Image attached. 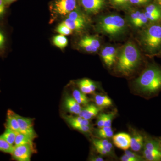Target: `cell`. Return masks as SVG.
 Here are the masks:
<instances>
[{
  "mask_svg": "<svg viewBox=\"0 0 161 161\" xmlns=\"http://www.w3.org/2000/svg\"><path fill=\"white\" fill-rule=\"evenodd\" d=\"M113 143L119 149L124 150H128L130 147L131 136L129 134L121 132L112 136Z\"/></svg>",
  "mask_w": 161,
  "mask_h": 161,
  "instance_id": "9c48e42d",
  "label": "cell"
},
{
  "mask_svg": "<svg viewBox=\"0 0 161 161\" xmlns=\"http://www.w3.org/2000/svg\"><path fill=\"white\" fill-rule=\"evenodd\" d=\"M144 141L143 136L138 132H135L132 137L131 136L130 148L134 152H139L144 147Z\"/></svg>",
  "mask_w": 161,
  "mask_h": 161,
  "instance_id": "9a60e30c",
  "label": "cell"
},
{
  "mask_svg": "<svg viewBox=\"0 0 161 161\" xmlns=\"http://www.w3.org/2000/svg\"><path fill=\"white\" fill-rule=\"evenodd\" d=\"M143 157L144 159L149 161L161 160V151H151L144 149Z\"/></svg>",
  "mask_w": 161,
  "mask_h": 161,
  "instance_id": "d6986e66",
  "label": "cell"
},
{
  "mask_svg": "<svg viewBox=\"0 0 161 161\" xmlns=\"http://www.w3.org/2000/svg\"><path fill=\"white\" fill-rule=\"evenodd\" d=\"M17 133L9 128L6 127L5 131L2 135H0V137L11 146H14Z\"/></svg>",
  "mask_w": 161,
  "mask_h": 161,
  "instance_id": "ffe728a7",
  "label": "cell"
},
{
  "mask_svg": "<svg viewBox=\"0 0 161 161\" xmlns=\"http://www.w3.org/2000/svg\"><path fill=\"white\" fill-rule=\"evenodd\" d=\"M144 149L151 151H161L159 142L152 139L147 138L144 141Z\"/></svg>",
  "mask_w": 161,
  "mask_h": 161,
  "instance_id": "603a6c76",
  "label": "cell"
},
{
  "mask_svg": "<svg viewBox=\"0 0 161 161\" xmlns=\"http://www.w3.org/2000/svg\"><path fill=\"white\" fill-rule=\"evenodd\" d=\"M142 40L149 49L158 48L161 44V26L153 25L149 27L144 33Z\"/></svg>",
  "mask_w": 161,
  "mask_h": 161,
  "instance_id": "277c9868",
  "label": "cell"
},
{
  "mask_svg": "<svg viewBox=\"0 0 161 161\" xmlns=\"http://www.w3.org/2000/svg\"><path fill=\"white\" fill-rule=\"evenodd\" d=\"M63 104L64 109L72 114L78 115L82 108L73 96L69 95H67L64 97Z\"/></svg>",
  "mask_w": 161,
  "mask_h": 161,
  "instance_id": "30bf717a",
  "label": "cell"
},
{
  "mask_svg": "<svg viewBox=\"0 0 161 161\" xmlns=\"http://www.w3.org/2000/svg\"><path fill=\"white\" fill-rule=\"evenodd\" d=\"M68 18L72 19L86 23V20L84 16L80 13V12L77 11V10H74L69 13L68 14Z\"/></svg>",
  "mask_w": 161,
  "mask_h": 161,
  "instance_id": "4dcf8cb0",
  "label": "cell"
},
{
  "mask_svg": "<svg viewBox=\"0 0 161 161\" xmlns=\"http://www.w3.org/2000/svg\"><path fill=\"white\" fill-rule=\"evenodd\" d=\"M150 0H130V3L134 4H141L147 3Z\"/></svg>",
  "mask_w": 161,
  "mask_h": 161,
  "instance_id": "7bdbcfd3",
  "label": "cell"
},
{
  "mask_svg": "<svg viewBox=\"0 0 161 161\" xmlns=\"http://www.w3.org/2000/svg\"><path fill=\"white\" fill-rule=\"evenodd\" d=\"M69 125L73 129L83 133H88L92 131L91 125H82L77 124H70Z\"/></svg>",
  "mask_w": 161,
  "mask_h": 161,
  "instance_id": "f1b7e54d",
  "label": "cell"
},
{
  "mask_svg": "<svg viewBox=\"0 0 161 161\" xmlns=\"http://www.w3.org/2000/svg\"><path fill=\"white\" fill-rule=\"evenodd\" d=\"M76 0H56L53 4L54 13L60 16H65L76 9Z\"/></svg>",
  "mask_w": 161,
  "mask_h": 161,
  "instance_id": "8992f818",
  "label": "cell"
},
{
  "mask_svg": "<svg viewBox=\"0 0 161 161\" xmlns=\"http://www.w3.org/2000/svg\"><path fill=\"white\" fill-rule=\"evenodd\" d=\"M6 6L4 0H0V21L5 17L6 12Z\"/></svg>",
  "mask_w": 161,
  "mask_h": 161,
  "instance_id": "836d02e7",
  "label": "cell"
},
{
  "mask_svg": "<svg viewBox=\"0 0 161 161\" xmlns=\"http://www.w3.org/2000/svg\"><path fill=\"white\" fill-rule=\"evenodd\" d=\"M62 23L72 30H80L83 29L86 26V22L72 19L68 18Z\"/></svg>",
  "mask_w": 161,
  "mask_h": 161,
  "instance_id": "ac0fdd59",
  "label": "cell"
},
{
  "mask_svg": "<svg viewBox=\"0 0 161 161\" xmlns=\"http://www.w3.org/2000/svg\"></svg>",
  "mask_w": 161,
  "mask_h": 161,
  "instance_id": "f907efd6",
  "label": "cell"
},
{
  "mask_svg": "<svg viewBox=\"0 0 161 161\" xmlns=\"http://www.w3.org/2000/svg\"><path fill=\"white\" fill-rule=\"evenodd\" d=\"M120 160L122 161H135V160L131 158L125 153L120 158Z\"/></svg>",
  "mask_w": 161,
  "mask_h": 161,
  "instance_id": "ee69618b",
  "label": "cell"
},
{
  "mask_svg": "<svg viewBox=\"0 0 161 161\" xmlns=\"http://www.w3.org/2000/svg\"><path fill=\"white\" fill-rule=\"evenodd\" d=\"M7 44V37L6 33L0 27V55H3L5 53Z\"/></svg>",
  "mask_w": 161,
  "mask_h": 161,
  "instance_id": "484cf974",
  "label": "cell"
},
{
  "mask_svg": "<svg viewBox=\"0 0 161 161\" xmlns=\"http://www.w3.org/2000/svg\"><path fill=\"white\" fill-rule=\"evenodd\" d=\"M125 154L129 156L131 158H133V159L135 160V161H140L144 160L143 157L137 155L136 153H134L131 152V151H129L128 150H125Z\"/></svg>",
  "mask_w": 161,
  "mask_h": 161,
  "instance_id": "e575fe53",
  "label": "cell"
},
{
  "mask_svg": "<svg viewBox=\"0 0 161 161\" xmlns=\"http://www.w3.org/2000/svg\"><path fill=\"white\" fill-rule=\"evenodd\" d=\"M105 0H81L85 10L89 13H98L104 5Z\"/></svg>",
  "mask_w": 161,
  "mask_h": 161,
  "instance_id": "8fae6325",
  "label": "cell"
},
{
  "mask_svg": "<svg viewBox=\"0 0 161 161\" xmlns=\"http://www.w3.org/2000/svg\"><path fill=\"white\" fill-rule=\"evenodd\" d=\"M141 13L140 12L137 11L133 13H132V15H131V21L133 25L135 24L136 22L138 19Z\"/></svg>",
  "mask_w": 161,
  "mask_h": 161,
  "instance_id": "ab89813d",
  "label": "cell"
},
{
  "mask_svg": "<svg viewBox=\"0 0 161 161\" xmlns=\"http://www.w3.org/2000/svg\"><path fill=\"white\" fill-rule=\"evenodd\" d=\"M90 160L94 161H103L104 160L102 158L97 157L92 158L90 159Z\"/></svg>",
  "mask_w": 161,
  "mask_h": 161,
  "instance_id": "f6af8a7d",
  "label": "cell"
},
{
  "mask_svg": "<svg viewBox=\"0 0 161 161\" xmlns=\"http://www.w3.org/2000/svg\"><path fill=\"white\" fill-rule=\"evenodd\" d=\"M64 118L68 124H77L82 125H91L90 121L84 119L78 115V116H73L71 115H64Z\"/></svg>",
  "mask_w": 161,
  "mask_h": 161,
  "instance_id": "7402d4cb",
  "label": "cell"
},
{
  "mask_svg": "<svg viewBox=\"0 0 161 161\" xmlns=\"http://www.w3.org/2000/svg\"><path fill=\"white\" fill-rule=\"evenodd\" d=\"M146 17L150 21H156L158 20L161 16V14H153L146 12L145 13Z\"/></svg>",
  "mask_w": 161,
  "mask_h": 161,
  "instance_id": "d590c367",
  "label": "cell"
},
{
  "mask_svg": "<svg viewBox=\"0 0 161 161\" xmlns=\"http://www.w3.org/2000/svg\"><path fill=\"white\" fill-rule=\"evenodd\" d=\"M14 149V146H11L6 141L0 137V151L11 154Z\"/></svg>",
  "mask_w": 161,
  "mask_h": 161,
  "instance_id": "4316f807",
  "label": "cell"
},
{
  "mask_svg": "<svg viewBox=\"0 0 161 161\" xmlns=\"http://www.w3.org/2000/svg\"><path fill=\"white\" fill-rule=\"evenodd\" d=\"M53 43L56 47L62 49L65 48L68 44V41L65 36L58 35L54 37L53 39Z\"/></svg>",
  "mask_w": 161,
  "mask_h": 161,
  "instance_id": "d4e9b609",
  "label": "cell"
},
{
  "mask_svg": "<svg viewBox=\"0 0 161 161\" xmlns=\"http://www.w3.org/2000/svg\"><path fill=\"white\" fill-rule=\"evenodd\" d=\"M95 102L97 106L99 108H107L111 107L112 105L111 98L105 95H95Z\"/></svg>",
  "mask_w": 161,
  "mask_h": 161,
  "instance_id": "2e32d148",
  "label": "cell"
},
{
  "mask_svg": "<svg viewBox=\"0 0 161 161\" xmlns=\"http://www.w3.org/2000/svg\"><path fill=\"white\" fill-rule=\"evenodd\" d=\"M116 51L112 46H107L103 49L102 58L108 67H111L115 61Z\"/></svg>",
  "mask_w": 161,
  "mask_h": 161,
  "instance_id": "7c38bea8",
  "label": "cell"
},
{
  "mask_svg": "<svg viewBox=\"0 0 161 161\" xmlns=\"http://www.w3.org/2000/svg\"><path fill=\"white\" fill-rule=\"evenodd\" d=\"M139 92L151 95L161 89V69L157 67H150L143 72L135 80Z\"/></svg>",
  "mask_w": 161,
  "mask_h": 161,
  "instance_id": "6da1fadb",
  "label": "cell"
},
{
  "mask_svg": "<svg viewBox=\"0 0 161 161\" xmlns=\"http://www.w3.org/2000/svg\"><path fill=\"white\" fill-rule=\"evenodd\" d=\"M78 45L87 52L94 53L98 50L100 47L99 40L95 37L86 36L80 39Z\"/></svg>",
  "mask_w": 161,
  "mask_h": 161,
  "instance_id": "ba28073f",
  "label": "cell"
},
{
  "mask_svg": "<svg viewBox=\"0 0 161 161\" xmlns=\"http://www.w3.org/2000/svg\"><path fill=\"white\" fill-rule=\"evenodd\" d=\"M34 139L22 132H19L17 133L16 137L14 146H18L20 145H24V144H29L33 146Z\"/></svg>",
  "mask_w": 161,
  "mask_h": 161,
  "instance_id": "44dd1931",
  "label": "cell"
},
{
  "mask_svg": "<svg viewBox=\"0 0 161 161\" xmlns=\"http://www.w3.org/2000/svg\"><path fill=\"white\" fill-rule=\"evenodd\" d=\"M16 1V0H4L5 3H6V4L7 6L10 5V4L14 3V2Z\"/></svg>",
  "mask_w": 161,
  "mask_h": 161,
  "instance_id": "bcb514c9",
  "label": "cell"
},
{
  "mask_svg": "<svg viewBox=\"0 0 161 161\" xmlns=\"http://www.w3.org/2000/svg\"><path fill=\"white\" fill-rule=\"evenodd\" d=\"M100 109V108L97 106L93 104H88L82 108L78 115L84 119L90 120L98 115Z\"/></svg>",
  "mask_w": 161,
  "mask_h": 161,
  "instance_id": "4fadbf2b",
  "label": "cell"
},
{
  "mask_svg": "<svg viewBox=\"0 0 161 161\" xmlns=\"http://www.w3.org/2000/svg\"><path fill=\"white\" fill-rule=\"evenodd\" d=\"M112 3L117 6H123L126 5L129 2L130 0H111Z\"/></svg>",
  "mask_w": 161,
  "mask_h": 161,
  "instance_id": "60d3db41",
  "label": "cell"
},
{
  "mask_svg": "<svg viewBox=\"0 0 161 161\" xmlns=\"http://www.w3.org/2000/svg\"><path fill=\"white\" fill-rule=\"evenodd\" d=\"M125 21L118 15L105 17L99 22V27L105 33L116 35L120 33L125 29Z\"/></svg>",
  "mask_w": 161,
  "mask_h": 161,
  "instance_id": "3957f363",
  "label": "cell"
},
{
  "mask_svg": "<svg viewBox=\"0 0 161 161\" xmlns=\"http://www.w3.org/2000/svg\"><path fill=\"white\" fill-rule=\"evenodd\" d=\"M158 3L159 5L161 6V0H157Z\"/></svg>",
  "mask_w": 161,
  "mask_h": 161,
  "instance_id": "7dc6e473",
  "label": "cell"
},
{
  "mask_svg": "<svg viewBox=\"0 0 161 161\" xmlns=\"http://www.w3.org/2000/svg\"><path fill=\"white\" fill-rule=\"evenodd\" d=\"M148 19L146 17L145 13H141L139 18L137 21L134 24L136 27H141L147 23Z\"/></svg>",
  "mask_w": 161,
  "mask_h": 161,
  "instance_id": "1f68e13d",
  "label": "cell"
},
{
  "mask_svg": "<svg viewBox=\"0 0 161 161\" xmlns=\"http://www.w3.org/2000/svg\"><path fill=\"white\" fill-rule=\"evenodd\" d=\"M96 135L101 138H110L113 136V131L112 130L108 132H103V133H96Z\"/></svg>",
  "mask_w": 161,
  "mask_h": 161,
  "instance_id": "f35d334b",
  "label": "cell"
},
{
  "mask_svg": "<svg viewBox=\"0 0 161 161\" xmlns=\"http://www.w3.org/2000/svg\"><path fill=\"white\" fill-rule=\"evenodd\" d=\"M106 114H101L98 115V119H97V125L99 128H101L104 127L105 121Z\"/></svg>",
  "mask_w": 161,
  "mask_h": 161,
  "instance_id": "74e56055",
  "label": "cell"
},
{
  "mask_svg": "<svg viewBox=\"0 0 161 161\" xmlns=\"http://www.w3.org/2000/svg\"><path fill=\"white\" fill-rule=\"evenodd\" d=\"M72 96L80 105L86 106L89 103L90 100L86 94L81 92L80 90L74 89L73 91Z\"/></svg>",
  "mask_w": 161,
  "mask_h": 161,
  "instance_id": "e0dca14e",
  "label": "cell"
},
{
  "mask_svg": "<svg viewBox=\"0 0 161 161\" xmlns=\"http://www.w3.org/2000/svg\"><path fill=\"white\" fill-rule=\"evenodd\" d=\"M73 31V30L62 23L59 24L56 28V31L57 32L64 36H68V35L71 34Z\"/></svg>",
  "mask_w": 161,
  "mask_h": 161,
  "instance_id": "f546056e",
  "label": "cell"
},
{
  "mask_svg": "<svg viewBox=\"0 0 161 161\" xmlns=\"http://www.w3.org/2000/svg\"><path fill=\"white\" fill-rule=\"evenodd\" d=\"M95 148L96 151L102 155H105L109 154L108 152L103 148L98 147H95Z\"/></svg>",
  "mask_w": 161,
  "mask_h": 161,
  "instance_id": "b9f144b4",
  "label": "cell"
},
{
  "mask_svg": "<svg viewBox=\"0 0 161 161\" xmlns=\"http://www.w3.org/2000/svg\"><path fill=\"white\" fill-rule=\"evenodd\" d=\"M159 145H160V148H161V139L160 141H159Z\"/></svg>",
  "mask_w": 161,
  "mask_h": 161,
  "instance_id": "c3c4849f",
  "label": "cell"
},
{
  "mask_svg": "<svg viewBox=\"0 0 161 161\" xmlns=\"http://www.w3.org/2000/svg\"><path fill=\"white\" fill-rule=\"evenodd\" d=\"M140 58V53L136 47L131 42H128L119 58L117 70L125 76H129L138 65Z\"/></svg>",
  "mask_w": 161,
  "mask_h": 161,
  "instance_id": "7a4b0ae2",
  "label": "cell"
},
{
  "mask_svg": "<svg viewBox=\"0 0 161 161\" xmlns=\"http://www.w3.org/2000/svg\"><path fill=\"white\" fill-rule=\"evenodd\" d=\"M93 144L94 147H100L103 148L108 151L109 153L112 152V149H113V146L112 144L110 143L106 139H95L93 141Z\"/></svg>",
  "mask_w": 161,
  "mask_h": 161,
  "instance_id": "cb8c5ba5",
  "label": "cell"
},
{
  "mask_svg": "<svg viewBox=\"0 0 161 161\" xmlns=\"http://www.w3.org/2000/svg\"><path fill=\"white\" fill-rule=\"evenodd\" d=\"M146 12L153 14H161V11L157 6L150 5L146 8Z\"/></svg>",
  "mask_w": 161,
  "mask_h": 161,
  "instance_id": "8d00e7d4",
  "label": "cell"
},
{
  "mask_svg": "<svg viewBox=\"0 0 161 161\" xmlns=\"http://www.w3.org/2000/svg\"><path fill=\"white\" fill-rule=\"evenodd\" d=\"M15 116L19 123L20 132L24 133L34 139L37 137V134L33 126V119L24 117L15 113Z\"/></svg>",
  "mask_w": 161,
  "mask_h": 161,
  "instance_id": "52a82bcc",
  "label": "cell"
},
{
  "mask_svg": "<svg viewBox=\"0 0 161 161\" xmlns=\"http://www.w3.org/2000/svg\"><path fill=\"white\" fill-rule=\"evenodd\" d=\"M0 92H1V90H0Z\"/></svg>",
  "mask_w": 161,
  "mask_h": 161,
  "instance_id": "681fc988",
  "label": "cell"
},
{
  "mask_svg": "<svg viewBox=\"0 0 161 161\" xmlns=\"http://www.w3.org/2000/svg\"><path fill=\"white\" fill-rule=\"evenodd\" d=\"M79 90L84 94H93V92L89 86L88 85L87 83L86 79H82L80 80L78 83Z\"/></svg>",
  "mask_w": 161,
  "mask_h": 161,
  "instance_id": "83f0119b",
  "label": "cell"
},
{
  "mask_svg": "<svg viewBox=\"0 0 161 161\" xmlns=\"http://www.w3.org/2000/svg\"><path fill=\"white\" fill-rule=\"evenodd\" d=\"M35 152L33 146L29 144L14 146L11 153L13 159L18 161H30L32 154Z\"/></svg>",
  "mask_w": 161,
  "mask_h": 161,
  "instance_id": "5b68a950",
  "label": "cell"
},
{
  "mask_svg": "<svg viewBox=\"0 0 161 161\" xmlns=\"http://www.w3.org/2000/svg\"><path fill=\"white\" fill-rule=\"evenodd\" d=\"M5 127L9 128L17 133L20 132L19 123L15 116V113L11 110H8L7 111Z\"/></svg>",
  "mask_w": 161,
  "mask_h": 161,
  "instance_id": "5bb4252c",
  "label": "cell"
},
{
  "mask_svg": "<svg viewBox=\"0 0 161 161\" xmlns=\"http://www.w3.org/2000/svg\"><path fill=\"white\" fill-rule=\"evenodd\" d=\"M115 116L114 112H111L108 114H106L105 121L104 127H112V123L113 118Z\"/></svg>",
  "mask_w": 161,
  "mask_h": 161,
  "instance_id": "d6a6232c",
  "label": "cell"
}]
</instances>
